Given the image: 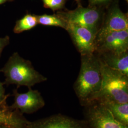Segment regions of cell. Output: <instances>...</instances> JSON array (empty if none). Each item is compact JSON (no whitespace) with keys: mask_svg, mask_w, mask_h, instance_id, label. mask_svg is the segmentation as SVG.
I'll list each match as a JSON object with an SVG mask.
<instances>
[{"mask_svg":"<svg viewBox=\"0 0 128 128\" xmlns=\"http://www.w3.org/2000/svg\"><path fill=\"white\" fill-rule=\"evenodd\" d=\"M104 12V9L96 7L79 6L75 10H60L56 14L68 24L86 28L96 34L101 27Z\"/></svg>","mask_w":128,"mask_h":128,"instance_id":"4","label":"cell"},{"mask_svg":"<svg viewBox=\"0 0 128 128\" xmlns=\"http://www.w3.org/2000/svg\"><path fill=\"white\" fill-rule=\"evenodd\" d=\"M0 128H16L5 124H0Z\"/></svg>","mask_w":128,"mask_h":128,"instance_id":"19","label":"cell"},{"mask_svg":"<svg viewBox=\"0 0 128 128\" xmlns=\"http://www.w3.org/2000/svg\"><path fill=\"white\" fill-rule=\"evenodd\" d=\"M128 29V14L124 13L114 4L104 12L101 27L97 33L96 42L110 32Z\"/></svg>","mask_w":128,"mask_h":128,"instance_id":"5","label":"cell"},{"mask_svg":"<svg viewBox=\"0 0 128 128\" xmlns=\"http://www.w3.org/2000/svg\"><path fill=\"white\" fill-rule=\"evenodd\" d=\"M66 30L81 55L90 54L95 52L96 34L94 32L86 28L71 24H68Z\"/></svg>","mask_w":128,"mask_h":128,"instance_id":"6","label":"cell"},{"mask_svg":"<svg viewBox=\"0 0 128 128\" xmlns=\"http://www.w3.org/2000/svg\"><path fill=\"white\" fill-rule=\"evenodd\" d=\"M100 104L110 110L115 118L126 125L128 124V102L120 103L115 101H100Z\"/></svg>","mask_w":128,"mask_h":128,"instance_id":"11","label":"cell"},{"mask_svg":"<svg viewBox=\"0 0 128 128\" xmlns=\"http://www.w3.org/2000/svg\"><path fill=\"white\" fill-rule=\"evenodd\" d=\"M114 0H88L89 7H96L104 9Z\"/></svg>","mask_w":128,"mask_h":128,"instance_id":"16","label":"cell"},{"mask_svg":"<svg viewBox=\"0 0 128 128\" xmlns=\"http://www.w3.org/2000/svg\"><path fill=\"white\" fill-rule=\"evenodd\" d=\"M44 6L53 10H58L64 8L66 0H42Z\"/></svg>","mask_w":128,"mask_h":128,"instance_id":"15","label":"cell"},{"mask_svg":"<svg viewBox=\"0 0 128 128\" xmlns=\"http://www.w3.org/2000/svg\"><path fill=\"white\" fill-rule=\"evenodd\" d=\"M28 88V92L25 93L14 90V103L9 106L10 109L18 110L22 114H32L44 107L45 102L40 93L38 90Z\"/></svg>","mask_w":128,"mask_h":128,"instance_id":"7","label":"cell"},{"mask_svg":"<svg viewBox=\"0 0 128 128\" xmlns=\"http://www.w3.org/2000/svg\"><path fill=\"white\" fill-rule=\"evenodd\" d=\"M25 128H78L73 122L64 118L51 119L36 122H29Z\"/></svg>","mask_w":128,"mask_h":128,"instance_id":"12","label":"cell"},{"mask_svg":"<svg viewBox=\"0 0 128 128\" xmlns=\"http://www.w3.org/2000/svg\"><path fill=\"white\" fill-rule=\"evenodd\" d=\"M7 0H0V4H2L4 2H6Z\"/></svg>","mask_w":128,"mask_h":128,"instance_id":"21","label":"cell"},{"mask_svg":"<svg viewBox=\"0 0 128 128\" xmlns=\"http://www.w3.org/2000/svg\"><path fill=\"white\" fill-rule=\"evenodd\" d=\"M4 76V84H15L31 88L47 78L36 71L30 61L22 58L17 52L12 55L4 66L0 70Z\"/></svg>","mask_w":128,"mask_h":128,"instance_id":"2","label":"cell"},{"mask_svg":"<svg viewBox=\"0 0 128 128\" xmlns=\"http://www.w3.org/2000/svg\"><path fill=\"white\" fill-rule=\"evenodd\" d=\"M102 81L101 61L96 53L81 55V68L74 89L78 97L90 102L99 91Z\"/></svg>","mask_w":128,"mask_h":128,"instance_id":"1","label":"cell"},{"mask_svg":"<svg viewBox=\"0 0 128 128\" xmlns=\"http://www.w3.org/2000/svg\"><path fill=\"white\" fill-rule=\"evenodd\" d=\"M101 88L90 102L109 100L128 103V76L110 68L101 61Z\"/></svg>","mask_w":128,"mask_h":128,"instance_id":"3","label":"cell"},{"mask_svg":"<svg viewBox=\"0 0 128 128\" xmlns=\"http://www.w3.org/2000/svg\"><path fill=\"white\" fill-rule=\"evenodd\" d=\"M38 24L36 15L26 14L22 18L16 22L14 28V32L20 33L24 31L30 30L36 27Z\"/></svg>","mask_w":128,"mask_h":128,"instance_id":"14","label":"cell"},{"mask_svg":"<svg viewBox=\"0 0 128 128\" xmlns=\"http://www.w3.org/2000/svg\"><path fill=\"white\" fill-rule=\"evenodd\" d=\"M90 120L94 128H128L115 119L110 110L100 104L92 109Z\"/></svg>","mask_w":128,"mask_h":128,"instance_id":"9","label":"cell"},{"mask_svg":"<svg viewBox=\"0 0 128 128\" xmlns=\"http://www.w3.org/2000/svg\"><path fill=\"white\" fill-rule=\"evenodd\" d=\"M4 84V82L0 81V106L7 104V99L9 96V94H5Z\"/></svg>","mask_w":128,"mask_h":128,"instance_id":"17","label":"cell"},{"mask_svg":"<svg viewBox=\"0 0 128 128\" xmlns=\"http://www.w3.org/2000/svg\"><path fill=\"white\" fill-rule=\"evenodd\" d=\"M76 2V3L78 4V6H82L81 4V0H75Z\"/></svg>","mask_w":128,"mask_h":128,"instance_id":"20","label":"cell"},{"mask_svg":"<svg viewBox=\"0 0 128 128\" xmlns=\"http://www.w3.org/2000/svg\"><path fill=\"white\" fill-rule=\"evenodd\" d=\"M36 16L38 23L42 25L62 28L65 30L68 27V23L56 14L53 15L43 14L36 15Z\"/></svg>","mask_w":128,"mask_h":128,"instance_id":"13","label":"cell"},{"mask_svg":"<svg viewBox=\"0 0 128 128\" xmlns=\"http://www.w3.org/2000/svg\"><path fill=\"white\" fill-rule=\"evenodd\" d=\"M96 54L107 66L128 76V51L119 53L104 52Z\"/></svg>","mask_w":128,"mask_h":128,"instance_id":"10","label":"cell"},{"mask_svg":"<svg viewBox=\"0 0 128 128\" xmlns=\"http://www.w3.org/2000/svg\"><path fill=\"white\" fill-rule=\"evenodd\" d=\"M10 42L9 36H6L4 38H0V56L5 47L7 46Z\"/></svg>","mask_w":128,"mask_h":128,"instance_id":"18","label":"cell"},{"mask_svg":"<svg viewBox=\"0 0 128 128\" xmlns=\"http://www.w3.org/2000/svg\"><path fill=\"white\" fill-rule=\"evenodd\" d=\"M128 51V29L110 32L96 42V53Z\"/></svg>","mask_w":128,"mask_h":128,"instance_id":"8","label":"cell"}]
</instances>
